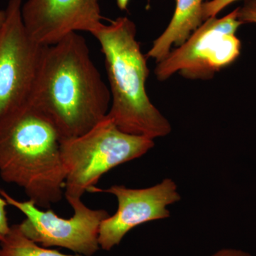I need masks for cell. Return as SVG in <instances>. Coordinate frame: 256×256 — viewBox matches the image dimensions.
I'll use <instances>...</instances> for the list:
<instances>
[{
  "instance_id": "9a60e30c",
  "label": "cell",
  "mask_w": 256,
  "mask_h": 256,
  "mask_svg": "<svg viewBox=\"0 0 256 256\" xmlns=\"http://www.w3.org/2000/svg\"><path fill=\"white\" fill-rule=\"evenodd\" d=\"M210 256H254L250 252L236 248H223Z\"/></svg>"
},
{
  "instance_id": "3957f363",
  "label": "cell",
  "mask_w": 256,
  "mask_h": 256,
  "mask_svg": "<svg viewBox=\"0 0 256 256\" xmlns=\"http://www.w3.org/2000/svg\"><path fill=\"white\" fill-rule=\"evenodd\" d=\"M92 35L105 57L111 95L108 116L129 134L152 140L169 134L171 124L146 94L150 70L136 38V24L120 16L109 24L102 23Z\"/></svg>"
},
{
  "instance_id": "7a4b0ae2",
  "label": "cell",
  "mask_w": 256,
  "mask_h": 256,
  "mask_svg": "<svg viewBox=\"0 0 256 256\" xmlns=\"http://www.w3.org/2000/svg\"><path fill=\"white\" fill-rule=\"evenodd\" d=\"M62 138L52 119L28 104L0 122V176L22 188L40 208L64 194Z\"/></svg>"
},
{
  "instance_id": "8fae6325",
  "label": "cell",
  "mask_w": 256,
  "mask_h": 256,
  "mask_svg": "<svg viewBox=\"0 0 256 256\" xmlns=\"http://www.w3.org/2000/svg\"><path fill=\"white\" fill-rule=\"evenodd\" d=\"M0 256H84L62 254L42 246L26 237L18 224L11 226L9 233L0 242Z\"/></svg>"
},
{
  "instance_id": "7c38bea8",
  "label": "cell",
  "mask_w": 256,
  "mask_h": 256,
  "mask_svg": "<svg viewBox=\"0 0 256 256\" xmlns=\"http://www.w3.org/2000/svg\"><path fill=\"white\" fill-rule=\"evenodd\" d=\"M238 0H210L204 3L202 18L204 21L208 18H216L222 10Z\"/></svg>"
},
{
  "instance_id": "ba28073f",
  "label": "cell",
  "mask_w": 256,
  "mask_h": 256,
  "mask_svg": "<svg viewBox=\"0 0 256 256\" xmlns=\"http://www.w3.org/2000/svg\"><path fill=\"white\" fill-rule=\"evenodd\" d=\"M89 192L110 194L118 200L117 212L102 222L99 230V246L106 252L118 246L128 232L138 226L170 217L168 206L181 198L178 186L171 178L148 188L114 185L106 190L95 186Z\"/></svg>"
},
{
  "instance_id": "5bb4252c",
  "label": "cell",
  "mask_w": 256,
  "mask_h": 256,
  "mask_svg": "<svg viewBox=\"0 0 256 256\" xmlns=\"http://www.w3.org/2000/svg\"><path fill=\"white\" fill-rule=\"evenodd\" d=\"M8 205V202L0 195V242L4 240L11 227L6 216V207Z\"/></svg>"
},
{
  "instance_id": "30bf717a",
  "label": "cell",
  "mask_w": 256,
  "mask_h": 256,
  "mask_svg": "<svg viewBox=\"0 0 256 256\" xmlns=\"http://www.w3.org/2000/svg\"><path fill=\"white\" fill-rule=\"evenodd\" d=\"M204 0H176L172 18L164 32L153 42L146 57L156 63L164 60L173 45L182 44L190 35L204 22Z\"/></svg>"
},
{
  "instance_id": "5b68a950",
  "label": "cell",
  "mask_w": 256,
  "mask_h": 256,
  "mask_svg": "<svg viewBox=\"0 0 256 256\" xmlns=\"http://www.w3.org/2000/svg\"><path fill=\"white\" fill-rule=\"evenodd\" d=\"M239 8L222 18H208L182 44L156 63L154 74L164 82L178 73L190 80H210L238 58L242 42L236 32L242 23Z\"/></svg>"
},
{
  "instance_id": "2e32d148",
  "label": "cell",
  "mask_w": 256,
  "mask_h": 256,
  "mask_svg": "<svg viewBox=\"0 0 256 256\" xmlns=\"http://www.w3.org/2000/svg\"><path fill=\"white\" fill-rule=\"evenodd\" d=\"M130 1V0H116V4H117L118 8L121 11H126V10H128ZM148 2H150V0H148Z\"/></svg>"
},
{
  "instance_id": "4fadbf2b",
  "label": "cell",
  "mask_w": 256,
  "mask_h": 256,
  "mask_svg": "<svg viewBox=\"0 0 256 256\" xmlns=\"http://www.w3.org/2000/svg\"><path fill=\"white\" fill-rule=\"evenodd\" d=\"M238 18L242 24H256V0H246L242 8H239Z\"/></svg>"
},
{
  "instance_id": "277c9868",
  "label": "cell",
  "mask_w": 256,
  "mask_h": 256,
  "mask_svg": "<svg viewBox=\"0 0 256 256\" xmlns=\"http://www.w3.org/2000/svg\"><path fill=\"white\" fill-rule=\"evenodd\" d=\"M154 146V140L124 132L108 116L85 134L62 141L67 201L82 198L102 175L140 158Z\"/></svg>"
},
{
  "instance_id": "8992f818",
  "label": "cell",
  "mask_w": 256,
  "mask_h": 256,
  "mask_svg": "<svg viewBox=\"0 0 256 256\" xmlns=\"http://www.w3.org/2000/svg\"><path fill=\"white\" fill-rule=\"evenodd\" d=\"M22 4L23 0H9L0 28V122L30 104L46 46L26 32Z\"/></svg>"
},
{
  "instance_id": "e0dca14e",
  "label": "cell",
  "mask_w": 256,
  "mask_h": 256,
  "mask_svg": "<svg viewBox=\"0 0 256 256\" xmlns=\"http://www.w3.org/2000/svg\"><path fill=\"white\" fill-rule=\"evenodd\" d=\"M5 16H6V12H5V10H0V28H1L3 22H4Z\"/></svg>"
},
{
  "instance_id": "52a82bcc",
  "label": "cell",
  "mask_w": 256,
  "mask_h": 256,
  "mask_svg": "<svg viewBox=\"0 0 256 256\" xmlns=\"http://www.w3.org/2000/svg\"><path fill=\"white\" fill-rule=\"evenodd\" d=\"M0 195L8 205L26 216L18 224L20 228L26 237L42 246L64 248L84 256H92L100 249L99 230L102 222L110 216L107 210H92L82 198H74L67 201L74 214L64 218L53 210H40L32 200L18 201L4 190H0Z\"/></svg>"
},
{
  "instance_id": "9c48e42d",
  "label": "cell",
  "mask_w": 256,
  "mask_h": 256,
  "mask_svg": "<svg viewBox=\"0 0 256 256\" xmlns=\"http://www.w3.org/2000/svg\"><path fill=\"white\" fill-rule=\"evenodd\" d=\"M100 0H26L22 6L24 25L40 44L50 46L70 34L94 33L102 24Z\"/></svg>"
},
{
  "instance_id": "6da1fadb",
  "label": "cell",
  "mask_w": 256,
  "mask_h": 256,
  "mask_svg": "<svg viewBox=\"0 0 256 256\" xmlns=\"http://www.w3.org/2000/svg\"><path fill=\"white\" fill-rule=\"evenodd\" d=\"M30 104L52 119L62 141L85 134L106 118L110 89L78 32L44 47Z\"/></svg>"
}]
</instances>
